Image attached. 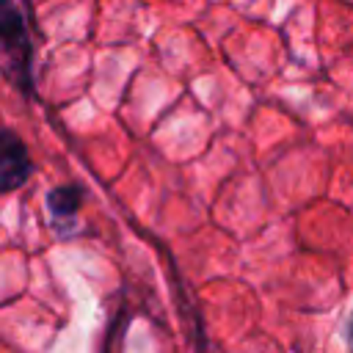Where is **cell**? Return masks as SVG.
<instances>
[{
    "label": "cell",
    "instance_id": "cell-3",
    "mask_svg": "<svg viewBox=\"0 0 353 353\" xmlns=\"http://www.w3.org/2000/svg\"><path fill=\"white\" fill-rule=\"evenodd\" d=\"M83 188L80 185H58L47 193V212L52 218V226H69L77 221V212L83 207Z\"/></svg>",
    "mask_w": 353,
    "mask_h": 353
},
{
    "label": "cell",
    "instance_id": "cell-4",
    "mask_svg": "<svg viewBox=\"0 0 353 353\" xmlns=\"http://www.w3.org/2000/svg\"><path fill=\"white\" fill-rule=\"evenodd\" d=\"M347 342H350V347H353V320H350V325H347Z\"/></svg>",
    "mask_w": 353,
    "mask_h": 353
},
{
    "label": "cell",
    "instance_id": "cell-1",
    "mask_svg": "<svg viewBox=\"0 0 353 353\" xmlns=\"http://www.w3.org/2000/svg\"><path fill=\"white\" fill-rule=\"evenodd\" d=\"M33 41L22 0H0V72L19 88L30 91Z\"/></svg>",
    "mask_w": 353,
    "mask_h": 353
},
{
    "label": "cell",
    "instance_id": "cell-2",
    "mask_svg": "<svg viewBox=\"0 0 353 353\" xmlns=\"http://www.w3.org/2000/svg\"><path fill=\"white\" fill-rule=\"evenodd\" d=\"M33 174V160L25 141L11 132L0 130V193H11L22 188Z\"/></svg>",
    "mask_w": 353,
    "mask_h": 353
}]
</instances>
